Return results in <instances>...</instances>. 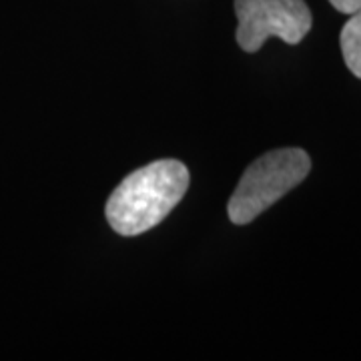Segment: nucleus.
Wrapping results in <instances>:
<instances>
[{"mask_svg":"<svg viewBox=\"0 0 361 361\" xmlns=\"http://www.w3.org/2000/svg\"><path fill=\"white\" fill-rule=\"evenodd\" d=\"M189 179V169L175 159L155 161L130 173L106 201L109 225L123 237L153 229L179 205Z\"/></svg>","mask_w":361,"mask_h":361,"instance_id":"obj_1","label":"nucleus"},{"mask_svg":"<svg viewBox=\"0 0 361 361\" xmlns=\"http://www.w3.org/2000/svg\"><path fill=\"white\" fill-rule=\"evenodd\" d=\"M311 171V157L303 149H277L249 165L233 191L227 215L235 225H247L303 183Z\"/></svg>","mask_w":361,"mask_h":361,"instance_id":"obj_2","label":"nucleus"},{"mask_svg":"<svg viewBox=\"0 0 361 361\" xmlns=\"http://www.w3.org/2000/svg\"><path fill=\"white\" fill-rule=\"evenodd\" d=\"M235 13L237 42L245 52H257L271 37L299 44L313 26L305 0H235Z\"/></svg>","mask_w":361,"mask_h":361,"instance_id":"obj_3","label":"nucleus"},{"mask_svg":"<svg viewBox=\"0 0 361 361\" xmlns=\"http://www.w3.org/2000/svg\"><path fill=\"white\" fill-rule=\"evenodd\" d=\"M341 54L348 68L361 78V8L349 14V20L341 28Z\"/></svg>","mask_w":361,"mask_h":361,"instance_id":"obj_4","label":"nucleus"},{"mask_svg":"<svg viewBox=\"0 0 361 361\" xmlns=\"http://www.w3.org/2000/svg\"><path fill=\"white\" fill-rule=\"evenodd\" d=\"M329 4L343 14H353L361 8V0H329Z\"/></svg>","mask_w":361,"mask_h":361,"instance_id":"obj_5","label":"nucleus"}]
</instances>
